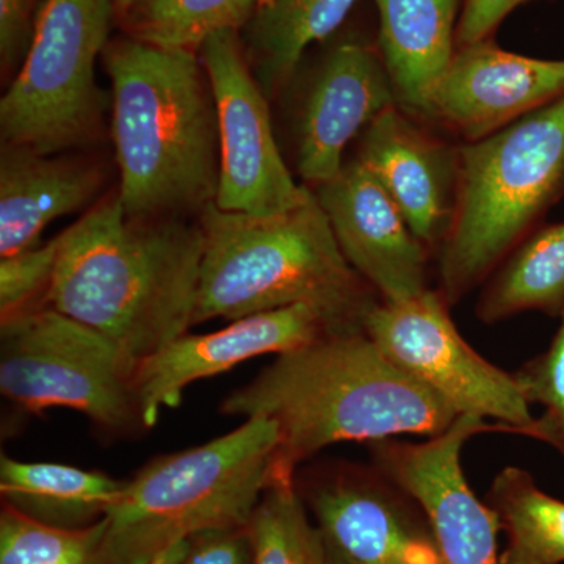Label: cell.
<instances>
[{
  "label": "cell",
  "mask_w": 564,
  "mask_h": 564,
  "mask_svg": "<svg viewBox=\"0 0 564 564\" xmlns=\"http://www.w3.org/2000/svg\"><path fill=\"white\" fill-rule=\"evenodd\" d=\"M187 544L188 540L181 541V543L172 545L162 554L154 556L150 562L143 564H180L181 560L184 558L185 551H187Z\"/></svg>",
  "instance_id": "32"
},
{
  "label": "cell",
  "mask_w": 564,
  "mask_h": 564,
  "mask_svg": "<svg viewBox=\"0 0 564 564\" xmlns=\"http://www.w3.org/2000/svg\"><path fill=\"white\" fill-rule=\"evenodd\" d=\"M107 516L85 529L35 521L10 505L0 511V564H106Z\"/></svg>",
  "instance_id": "26"
},
{
  "label": "cell",
  "mask_w": 564,
  "mask_h": 564,
  "mask_svg": "<svg viewBox=\"0 0 564 564\" xmlns=\"http://www.w3.org/2000/svg\"><path fill=\"white\" fill-rule=\"evenodd\" d=\"M527 311L564 314V223L527 237L494 272L477 304L485 323Z\"/></svg>",
  "instance_id": "22"
},
{
  "label": "cell",
  "mask_w": 564,
  "mask_h": 564,
  "mask_svg": "<svg viewBox=\"0 0 564 564\" xmlns=\"http://www.w3.org/2000/svg\"><path fill=\"white\" fill-rule=\"evenodd\" d=\"M356 326H364L362 321L323 304L300 303L248 315L218 332L184 334L141 359L133 370L144 429H152L163 410L180 406L185 389L196 381L228 372L252 358L282 355Z\"/></svg>",
  "instance_id": "12"
},
{
  "label": "cell",
  "mask_w": 564,
  "mask_h": 564,
  "mask_svg": "<svg viewBox=\"0 0 564 564\" xmlns=\"http://www.w3.org/2000/svg\"><path fill=\"white\" fill-rule=\"evenodd\" d=\"M563 192L564 96L464 147L441 256L448 306L488 280Z\"/></svg>",
  "instance_id": "5"
},
{
  "label": "cell",
  "mask_w": 564,
  "mask_h": 564,
  "mask_svg": "<svg viewBox=\"0 0 564 564\" xmlns=\"http://www.w3.org/2000/svg\"><path fill=\"white\" fill-rule=\"evenodd\" d=\"M486 503L507 538L502 564H564V500L544 492L527 470L505 467Z\"/></svg>",
  "instance_id": "23"
},
{
  "label": "cell",
  "mask_w": 564,
  "mask_h": 564,
  "mask_svg": "<svg viewBox=\"0 0 564 564\" xmlns=\"http://www.w3.org/2000/svg\"><path fill=\"white\" fill-rule=\"evenodd\" d=\"M180 564H254L247 525L193 534Z\"/></svg>",
  "instance_id": "30"
},
{
  "label": "cell",
  "mask_w": 564,
  "mask_h": 564,
  "mask_svg": "<svg viewBox=\"0 0 564 564\" xmlns=\"http://www.w3.org/2000/svg\"><path fill=\"white\" fill-rule=\"evenodd\" d=\"M115 0H44L24 62L0 101L2 143L43 154L101 140L106 95L96 84Z\"/></svg>",
  "instance_id": "7"
},
{
  "label": "cell",
  "mask_w": 564,
  "mask_h": 564,
  "mask_svg": "<svg viewBox=\"0 0 564 564\" xmlns=\"http://www.w3.org/2000/svg\"><path fill=\"white\" fill-rule=\"evenodd\" d=\"M126 481L98 470L61 463L0 458L3 503L61 529H85L102 521L120 499Z\"/></svg>",
  "instance_id": "20"
},
{
  "label": "cell",
  "mask_w": 564,
  "mask_h": 564,
  "mask_svg": "<svg viewBox=\"0 0 564 564\" xmlns=\"http://www.w3.org/2000/svg\"><path fill=\"white\" fill-rule=\"evenodd\" d=\"M554 339L543 352L522 364L514 380L529 404L543 406L522 436L540 441L564 456V314Z\"/></svg>",
  "instance_id": "27"
},
{
  "label": "cell",
  "mask_w": 564,
  "mask_h": 564,
  "mask_svg": "<svg viewBox=\"0 0 564 564\" xmlns=\"http://www.w3.org/2000/svg\"><path fill=\"white\" fill-rule=\"evenodd\" d=\"M111 82V139L131 218L188 217L215 203L217 107L198 52L122 36L102 54Z\"/></svg>",
  "instance_id": "3"
},
{
  "label": "cell",
  "mask_w": 564,
  "mask_h": 564,
  "mask_svg": "<svg viewBox=\"0 0 564 564\" xmlns=\"http://www.w3.org/2000/svg\"><path fill=\"white\" fill-rule=\"evenodd\" d=\"M133 370L102 334L51 307L0 322V392L28 413L68 408L131 436L147 430Z\"/></svg>",
  "instance_id": "8"
},
{
  "label": "cell",
  "mask_w": 564,
  "mask_h": 564,
  "mask_svg": "<svg viewBox=\"0 0 564 564\" xmlns=\"http://www.w3.org/2000/svg\"><path fill=\"white\" fill-rule=\"evenodd\" d=\"M272 2V0H258V7L267 6V3Z\"/></svg>",
  "instance_id": "34"
},
{
  "label": "cell",
  "mask_w": 564,
  "mask_h": 564,
  "mask_svg": "<svg viewBox=\"0 0 564 564\" xmlns=\"http://www.w3.org/2000/svg\"><path fill=\"white\" fill-rule=\"evenodd\" d=\"M564 96V61H540L488 41L459 47L422 113L477 141Z\"/></svg>",
  "instance_id": "15"
},
{
  "label": "cell",
  "mask_w": 564,
  "mask_h": 564,
  "mask_svg": "<svg viewBox=\"0 0 564 564\" xmlns=\"http://www.w3.org/2000/svg\"><path fill=\"white\" fill-rule=\"evenodd\" d=\"M529 0H466L456 28L459 47L488 40L500 22Z\"/></svg>",
  "instance_id": "31"
},
{
  "label": "cell",
  "mask_w": 564,
  "mask_h": 564,
  "mask_svg": "<svg viewBox=\"0 0 564 564\" xmlns=\"http://www.w3.org/2000/svg\"><path fill=\"white\" fill-rule=\"evenodd\" d=\"M314 193L345 259L381 302L402 303L429 291L426 245L361 161L345 165Z\"/></svg>",
  "instance_id": "14"
},
{
  "label": "cell",
  "mask_w": 564,
  "mask_h": 564,
  "mask_svg": "<svg viewBox=\"0 0 564 564\" xmlns=\"http://www.w3.org/2000/svg\"><path fill=\"white\" fill-rule=\"evenodd\" d=\"M295 480L270 478L248 519L254 564H325L321 536Z\"/></svg>",
  "instance_id": "25"
},
{
  "label": "cell",
  "mask_w": 564,
  "mask_h": 564,
  "mask_svg": "<svg viewBox=\"0 0 564 564\" xmlns=\"http://www.w3.org/2000/svg\"><path fill=\"white\" fill-rule=\"evenodd\" d=\"M440 291H425L402 303H377L364 329L403 372L437 393L459 415L522 434L534 417L514 375L486 361L456 329Z\"/></svg>",
  "instance_id": "9"
},
{
  "label": "cell",
  "mask_w": 564,
  "mask_h": 564,
  "mask_svg": "<svg viewBox=\"0 0 564 564\" xmlns=\"http://www.w3.org/2000/svg\"><path fill=\"white\" fill-rule=\"evenodd\" d=\"M198 54L217 107L220 176L215 206L258 217L292 209L307 188L296 184L282 159L269 98L252 76L240 32L210 36Z\"/></svg>",
  "instance_id": "11"
},
{
  "label": "cell",
  "mask_w": 564,
  "mask_h": 564,
  "mask_svg": "<svg viewBox=\"0 0 564 564\" xmlns=\"http://www.w3.org/2000/svg\"><path fill=\"white\" fill-rule=\"evenodd\" d=\"M43 2L0 0V65L3 74L18 73L24 62Z\"/></svg>",
  "instance_id": "29"
},
{
  "label": "cell",
  "mask_w": 564,
  "mask_h": 564,
  "mask_svg": "<svg viewBox=\"0 0 564 564\" xmlns=\"http://www.w3.org/2000/svg\"><path fill=\"white\" fill-rule=\"evenodd\" d=\"M204 237L193 326L239 321L314 303L362 321L378 302L355 272L313 191L270 217L218 209L199 214Z\"/></svg>",
  "instance_id": "4"
},
{
  "label": "cell",
  "mask_w": 564,
  "mask_h": 564,
  "mask_svg": "<svg viewBox=\"0 0 564 564\" xmlns=\"http://www.w3.org/2000/svg\"><path fill=\"white\" fill-rule=\"evenodd\" d=\"M203 252L198 218H131L115 193L62 232L43 307L102 334L137 366L192 328Z\"/></svg>",
  "instance_id": "2"
},
{
  "label": "cell",
  "mask_w": 564,
  "mask_h": 564,
  "mask_svg": "<svg viewBox=\"0 0 564 564\" xmlns=\"http://www.w3.org/2000/svg\"><path fill=\"white\" fill-rule=\"evenodd\" d=\"M358 0H272L240 32L252 76L267 98L292 79L304 52L333 35Z\"/></svg>",
  "instance_id": "21"
},
{
  "label": "cell",
  "mask_w": 564,
  "mask_h": 564,
  "mask_svg": "<svg viewBox=\"0 0 564 564\" xmlns=\"http://www.w3.org/2000/svg\"><path fill=\"white\" fill-rule=\"evenodd\" d=\"M220 413L276 423L280 444L270 478L289 480L329 445L437 436L459 417L437 393L395 366L364 326L278 355L223 400Z\"/></svg>",
  "instance_id": "1"
},
{
  "label": "cell",
  "mask_w": 564,
  "mask_h": 564,
  "mask_svg": "<svg viewBox=\"0 0 564 564\" xmlns=\"http://www.w3.org/2000/svg\"><path fill=\"white\" fill-rule=\"evenodd\" d=\"M458 0H377L384 66L395 98L423 111L454 57Z\"/></svg>",
  "instance_id": "19"
},
{
  "label": "cell",
  "mask_w": 564,
  "mask_h": 564,
  "mask_svg": "<svg viewBox=\"0 0 564 564\" xmlns=\"http://www.w3.org/2000/svg\"><path fill=\"white\" fill-rule=\"evenodd\" d=\"M295 485L325 564H443L421 503L373 463L315 464Z\"/></svg>",
  "instance_id": "10"
},
{
  "label": "cell",
  "mask_w": 564,
  "mask_h": 564,
  "mask_svg": "<svg viewBox=\"0 0 564 564\" xmlns=\"http://www.w3.org/2000/svg\"><path fill=\"white\" fill-rule=\"evenodd\" d=\"M131 3V0H115V6H117V13L128 7Z\"/></svg>",
  "instance_id": "33"
},
{
  "label": "cell",
  "mask_w": 564,
  "mask_h": 564,
  "mask_svg": "<svg viewBox=\"0 0 564 564\" xmlns=\"http://www.w3.org/2000/svg\"><path fill=\"white\" fill-rule=\"evenodd\" d=\"M358 161L383 185L414 236L432 245L447 215L452 220L444 151L391 107L367 126Z\"/></svg>",
  "instance_id": "18"
},
{
  "label": "cell",
  "mask_w": 564,
  "mask_h": 564,
  "mask_svg": "<svg viewBox=\"0 0 564 564\" xmlns=\"http://www.w3.org/2000/svg\"><path fill=\"white\" fill-rule=\"evenodd\" d=\"M258 0H131L117 13L124 36L172 51L199 52L210 36L242 32Z\"/></svg>",
  "instance_id": "24"
},
{
  "label": "cell",
  "mask_w": 564,
  "mask_h": 564,
  "mask_svg": "<svg viewBox=\"0 0 564 564\" xmlns=\"http://www.w3.org/2000/svg\"><path fill=\"white\" fill-rule=\"evenodd\" d=\"M106 182L102 166L84 155L43 154L2 143L0 258L39 247L57 218L90 206Z\"/></svg>",
  "instance_id": "17"
},
{
  "label": "cell",
  "mask_w": 564,
  "mask_h": 564,
  "mask_svg": "<svg viewBox=\"0 0 564 564\" xmlns=\"http://www.w3.org/2000/svg\"><path fill=\"white\" fill-rule=\"evenodd\" d=\"M484 433H500V425L459 415L422 443L392 437L369 444L375 466L421 503L443 564H502L499 518L467 484L462 464L464 445Z\"/></svg>",
  "instance_id": "13"
},
{
  "label": "cell",
  "mask_w": 564,
  "mask_h": 564,
  "mask_svg": "<svg viewBox=\"0 0 564 564\" xmlns=\"http://www.w3.org/2000/svg\"><path fill=\"white\" fill-rule=\"evenodd\" d=\"M393 99L377 52L355 41L334 47L315 74L300 118L296 163L303 180L317 187L343 172L345 148L391 109Z\"/></svg>",
  "instance_id": "16"
},
{
  "label": "cell",
  "mask_w": 564,
  "mask_h": 564,
  "mask_svg": "<svg viewBox=\"0 0 564 564\" xmlns=\"http://www.w3.org/2000/svg\"><path fill=\"white\" fill-rule=\"evenodd\" d=\"M278 444L276 423L251 417L209 443L155 456L107 514L106 564H143L193 534L247 525Z\"/></svg>",
  "instance_id": "6"
},
{
  "label": "cell",
  "mask_w": 564,
  "mask_h": 564,
  "mask_svg": "<svg viewBox=\"0 0 564 564\" xmlns=\"http://www.w3.org/2000/svg\"><path fill=\"white\" fill-rule=\"evenodd\" d=\"M62 232L50 242L0 261V322L43 307L58 254Z\"/></svg>",
  "instance_id": "28"
}]
</instances>
